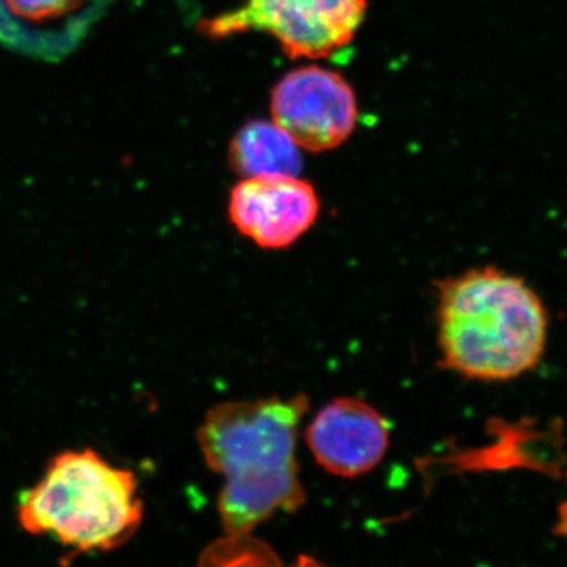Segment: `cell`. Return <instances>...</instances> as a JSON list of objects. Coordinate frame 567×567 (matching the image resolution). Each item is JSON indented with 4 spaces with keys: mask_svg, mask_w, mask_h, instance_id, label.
Segmentation results:
<instances>
[{
    "mask_svg": "<svg viewBox=\"0 0 567 567\" xmlns=\"http://www.w3.org/2000/svg\"><path fill=\"white\" fill-rule=\"evenodd\" d=\"M309 404L305 393L270 395L223 402L205 415L197 443L208 468L224 477L218 513L230 543L305 505L297 440Z\"/></svg>",
    "mask_w": 567,
    "mask_h": 567,
    "instance_id": "obj_1",
    "label": "cell"
},
{
    "mask_svg": "<svg viewBox=\"0 0 567 567\" xmlns=\"http://www.w3.org/2000/svg\"><path fill=\"white\" fill-rule=\"evenodd\" d=\"M442 368L464 379L506 382L532 371L547 342V311L524 279L472 268L436 284Z\"/></svg>",
    "mask_w": 567,
    "mask_h": 567,
    "instance_id": "obj_2",
    "label": "cell"
},
{
    "mask_svg": "<svg viewBox=\"0 0 567 567\" xmlns=\"http://www.w3.org/2000/svg\"><path fill=\"white\" fill-rule=\"evenodd\" d=\"M21 528L51 537L74 555L125 546L144 520L140 483L132 470L106 461L92 447L66 450L21 495Z\"/></svg>",
    "mask_w": 567,
    "mask_h": 567,
    "instance_id": "obj_3",
    "label": "cell"
},
{
    "mask_svg": "<svg viewBox=\"0 0 567 567\" xmlns=\"http://www.w3.org/2000/svg\"><path fill=\"white\" fill-rule=\"evenodd\" d=\"M368 0H246L240 9L205 21L215 39L270 33L292 59H327L346 48L363 24Z\"/></svg>",
    "mask_w": 567,
    "mask_h": 567,
    "instance_id": "obj_4",
    "label": "cell"
},
{
    "mask_svg": "<svg viewBox=\"0 0 567 567\" xmlns=\"http://www.w3.org/2000/svg\"><path fill=\"white\" fill-rule=\"evenodd\" d=\"M271 115L300 148L333 151L349 140L357 125V99L349 82L336 71L301 66L276 85Z\"/></svg>",
    "mask_w": 567,
    "mask_h": 567,
    "instance_id": "obj_5",
    "label": "cell"
},
{
    "mask_svg": "<svg viewBox=\"0 0 567 567\" xmlns=\"http://www.w3.org/2000/svg\"><path fill=\"white\" fill-rule=\"evenodd\" d=\"M319 213L315 186L298 175L245 177L230 193V223L264 249L297 244L315 226Z\"/></svg>",
    "mask_w": 567,
    "mask_h": 567,
    "instance_id": "obj_6",
    "label": "cell"
},
{
    "mask_svg": "<svg viewBox=\"0 0 567 567\" xmlns=\"http://www.w3.org/2000/svg\"><path fill=\"white\" fill-rule=\"evenodd\" d=\"M390 421L360 398H336L306 425L305 440L324 472L338 477L363 476L385 458Z\"/></svg>",
    "mask_w": 567,
    "mask_h": 567,
    "instance_id": "obj_7",
    "label": "cell"
},
{
    "mask_svg": "<svg viewBox=\"0 0 567 567\" xmlns=\"http://www.w3.org/2000/svg\"><path fill=\"white\" fill-rule=\"evenodd\" d=\"M230 163L244 177L298 175L303 167L300 145L276 122L246 123L230 144Z\"/></svg>",
    "mask_w": 567,
    "mask_h": 567,
    "instance_id": "obj_8",
    "label": "cell"
},
{
    "mask_svg": "<svg viewBox=\"0 0 567 567\" xmlns=\"http://www.w3.org/2000/svg\"><path fill=\"white\" fill-rule=\"evenodd\" d=\"M7 3L14 13L32 20H41V18H51L70 10L76 0H7Z\"/></svg>",
    "mask_w": 567,
    "mask_h": 567,
    "instance_id": "obj_9",
    "label": "cell"
},
{
    "mask_svg": "<svg viewBox=\"0 0 567 567\" xmlns=\"http://www.w3.org/2000/svg\"><path fill=\"white\" fill-rule=\"evenodd\" d=\"M567 480V473H566ZM555 535L563 537V539L567 540V499L561 503V506L558 507V522L555 525Z\"/></svg>",
    "mask_w": 567,
    "mask_h": 567,
    "instance_id": "obj_10",
    "label": "cell"
}]
</instances>
